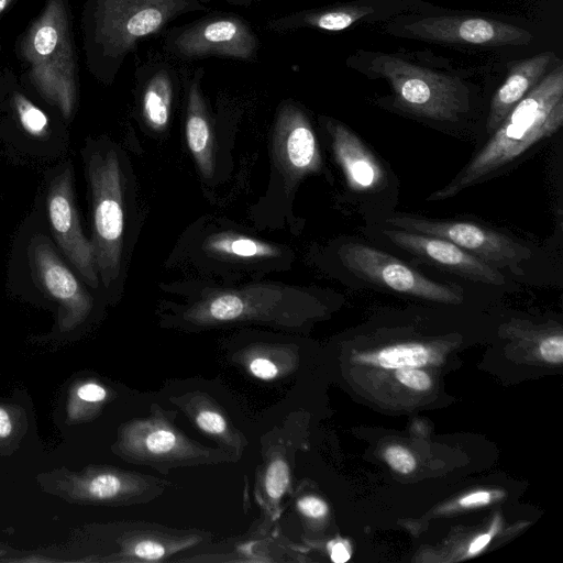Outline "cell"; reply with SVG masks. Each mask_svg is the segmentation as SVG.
Masks as SVG:
<instances>
[{
    "label": "cell",
    "mask_w": 563,
    "mask_h": 563,
    "mask_svg": "<svg viewBox=\"0 0 563 563\" xmlns=\"http://www.w3.org/2000/svg\"><path fill=\"white\" fill-rule=\"evenodd\" d=\"M249 372L256 378L271 380L279 375L278 365L272 358L257 354L247 361Z\"/></svg>",
    "instance_id": "cell-28"
},
{
    "label": "cell",
    "mask_w": 563,
    "mask_h": 563,
    "mask_svg": "<svg viewBox=\"0 0 563 563\" xmlns=\"http://www.w3.org/2000/svg\"><path fill=\"white\" fill-rule=\"evenodd\" d=\"M208 9L197 0H85L81 33L86 67L97 81L111 86L141 41L163 35L183 14Z\"/></svg>",
    "instance_id": "cell-2"
},
{
    "label": "cell",
    "mask_w": 563,
    "mask_h": 563,
    "mask_svg": "<svg viewBox=\"0 0 563 563\" xmlns=\"http://www.w3.org/2000/svg\"><path fill=\"white\" fill-rule=\"evenodd\" d=\"M331 560L336 563L346 562L350 559V552L343 542H335L329 547Z\"/></svg>",
    "instance_id": "cell-35"
},
{
    "label": "cell",
    "mask_w": 563,
    "mask_h": 563,
    "mask_svg": "<svg viewBox=\"0 0 563 563\" xmlns=\"http://www.w3.org/2000/svg\"><path fill=\"white\" fill-rule=\"evenodd\" d=\"M210 252L239 258L272 257L278 250L265 242L238 234H219L207 242Z\"/></svg>",
    "instance_id": "cell-24"
},
{
    "label": "cell",
    "mask_w": 563,
    "mask_h": 563,
    "mask_svg": "<svg viewBox=\"0 0 563 563\" xmlns=\"http://www.w3.org/2000/svg\"><path fill=\"white\" fill-rule=\"evenodd\" d=\"M0 142L27 161H56L68 150L69 124L14 73L2 106Z\"/></svg>",
    "instance_id": "cell-7"
},
{
    "label": "cell",
    "mask_w": 563,
    "mask_h": 563,
    "mask_svg": "<svg viewBox=\"0 0 563 563\" xmlns=\"http://www.w3.org/2000/svg\"><path fill=\"white\" fill-rule=\"evenodd\" d=\"M14 53L22 68L20 80L70 125L79 106L80 82L69 0H45L16 37Z\"/></svg>",
    "instance_id": "cell-3"
},
{
    "label": "cell",
    "mask_w": 563,
    "mask_h": 563,
    "mask_svg": "<svg viewBox=\"0 0 563 563\" xmlns=\"http://www.w3.org/2000/svg\"><path fill=\"white\" fill-rule=\"evenodd\" d=\"M339 256L350 272L366 282L431 301H462L460 288L433 282L400 260L372 246L346 243L339 250Z\"/></svg>",
    "instance_id": "cell-12"
},
{
    "label": "cell",
    "mask_w": 563,
    "mask_h": 563,
    "mask_svg": "<svg viewBox=\"0 0 563 563\" xmlns=\"http://www.w3.org/2000/svg\"><path fill=\"white\" fill-rule=\"evenodd\" d=\"M290 481L287 461L278 455L273 456L265 467L262 486L266 501L276 508L286 493Z\"/></svg>",
    "instance_id": "cell-26"
},
{
    "label": "cell",
    "mask_w": 563,
    "mask_h": 563,
    "mask_svg": "<svg viewBox=\"0 0 563 563\" xmlns=\"http://www.w3.org/2000/svg\"><path fill=\"white\" fill-rule=\"evenodd\" d=\"M346 64L373 79H385L395 104L435 121L455 122L468 107L465 85L456 77L410 63L396 54L358 52Z\"/></svg>",
    "instance_id": "cell-6"
},
{
    "label": "cell",
    "mask_w": 563,
    "mask_h": 563,
    "mask_svg": "<svg viewBox=\"0 0 563 563\" xmlns=\"http://www.w3.org/2000/svg\"><path fill=\"white\" fill-rule=\"evenodd\" d=\"M20 0H0V16Z\"/></svg>",
    "instance_id": "cell-39"
},
{
    "label": "cell",
    "mask_w": 563,
    "mask_h": 563,
    "mask_svg": "<svg viewBox=\"0 0 563 563\" xmlns=\"http://www.w3.org/2000/svg\"><path fill=\"white\" fill-rule=\"evenodd\" d=\"M134 82L143 122L155 132L165 131L170 123L175 97L181 88L179 66L166 54L154 52L135 63Z\"/></svg>",
    "instance_id": "cell-15"
},
{
    "label": "cell",
    "mask_w": 563,
    "mask_h": 563,
    "mask_svg": "<svg viewBox=\"0 0 563 563\" xmlns=\"http://www.w3.org/2000/svg\"><path fill=\"white\" fill-rule=\"evenodd\" d=\"M169 417V412L155 407L148 417L124 424L119 433V453L131 462L161 472L173 467L233 461L234 456L224 450L206 448L188 439L174 427Z\"/></svg>",
    "instance_id": "cell-9"
},
{
    "label": "cell",
    "mask_w": 563,
    "mask_h": 563,
    "mask_svg": "<svg viewBox=\"0 0 563 563\" xmlns=\"http://www.w3.org/2000/svg\"><path fill=\"white\" fill-rule=\"evenodd\" d=\"M91 202V236L102 290L121 277L124 241V178L121 157L106 137H87L81 148Z\"/></svg>",
    "instance_id": "cell-5"
},
{
    "label": "cell",
    "mask_w": 563,
    "mask_h": 563,
    "mask_svg": "<svg viewBox=\"0 0 563 563\" xmlns=\"http://www.w3.org/2000/svg\"><path fill=\"white\" fill-rule=\"evenodd\" d=\"M563 123V65L548 71L512 108L485 145L430 201L453 198L509 164L539 141L553 135Z\"/></svg>",
    "instance_id": "cell-4"
},
{
    "label": "cell",
    "mask_w": 563,
    "mask_h": 563,
    "mask_svg": "<svg viewBox=\"0 0 563 563\" xmlns=\"http://www.w3.org/2000/svg\"><path fill=\"white\" fill-rule=\"evenodd\" d=\"M162 44L164 54L183 64L210 57L255 63L262 46L251 23L234 12H211L169 26Z\"/></svg>",
    "instance_id": "cell-8"
},
{
    "label": "cell",
    "mask_w": 563,
    "mask_h": 563,
    "mask_svg": "<svg viewBox=\"0 0 563 563\" xmlns=\"http://www.w3.org/2000/svg\"><path fill=\"white\" fill-rule=\"evenodd\" d=\"M181 89L186 100V140L199 169L206 177L213 173L212 126L207 98L201 89L205 76L202 66L189 68L179 66Z\"/></svg>",
    "instance_id": "cell-19"
},
{
    "label": "cell",
    "mask_w": 563,
    "mask_h": 563,
    "mask_svg": "<svg viewBox=\"0 0 563 563\" xmlns=\"http://www.w3.org/2000/svg\"><path fill=\"white\" fill-rule=\"evenodd\" d=\"M14 70L8 67H2L0 64V117L4 98L9 91L12 82Z\"/></svg>",
    "instance_id": "cell-33"
},
{
    "label": "cell",
    "mask_w": 563,
    "mask_h": 563,
    "mask_svg": "<svg viewBox=\"0 0 563 563\" xmlns=\"http://www.w3.org/2000/svg\"><path fill=\"white\" fill-rule=\"evenodd\" d=\"M277 154L286 169L296 176L318 172L321 155L307 113L294 100H284L276 113Z\"/></svg>",
    "instance_id": "cell-17"
},
{
    "label": "cell",
    "mask_w": 563,
    "mask_h": 563,
    "mask_svg": "<svg viewBox=\"0 0 563 563\" xmlns=\"http://www.w3.org/2000/svg\"><path fill=\"white\" fill-rule=\"evenodd\" d=\"M541 356L550 363H561L563 360V338L561 334L544 339L539 346Z\"/></svg>",
    "instance_id": "cell-30"
},
{
    "label": "cell",
    "mask_w": 563,
    "mask_h": 563,
    "mask_svg": "<svg viewBox=\"0 0 563 563\" xmlns=\"http://www.w3.org/2000/svg\"><path fill=\"white\" fill-rule=\"evenodd\" d=\"M387 223L397 229L444 239L496 268L509 267L517 274L521 273L519 264L531 255L529 249L509 236L476 223L409 214H395L387 219Z\"/></svg>",
    "instance_id": "cell-13"
},
{
    "label": "cell",
    "mask_w": 563,
    "mask_h": 563,
    "mask_svg": "<svg viewBox=\"0 0 563 563\" xmlns=\"http://www.w3.org/2000/svg\"><path fill=\"white\" fill-rule=\"evenodd\" d=\"M383 234L393 244L421 261L465 279L495 286L505 284V276L496 267L444 239L397 228L384 230Z\"/></svg>",
    "instance_id": "cell-16"
},
{
    "label": "cell",
    "mask_w": 563,
    "mask_h": 563,
    "mask_svg": "<svg viewBox=\"0 0 563 563\" xmlns=\"http://www.w3.org/2000/svg\"><path fill=\"white\" fill-rule=\"evenodd\" d=\"M38 197L49 234L64 257L90 288L102 289L93 246L80 221L71 161L58 162L45 172Z\"/></svg>",
    "instance_id": "cell-10"
},
{
    "label": "cell",
    "mask_w": 563,
    "mask_h": 563,
    "mask_svg": "<svg viewBox=\"0 0 563 563\" xmlns=\"http://www.w3.org/2000/svg\"><path fill=\"white\" fill-rule=\"evenodd\" d=\"M496 529H492L488 533H485V534H481L479 537H477L470 545V549H468V553L470 554H475L477 552H479L481 550H483L487 544L488 542L490 541L492 539V536L494 534Z\"/></svg>",
    "instance_id": "cell-37"
},
{
    "label": "cell",
    "mask_w": 563,
    "mask_h": 563,
    "mask_svg": "<svg viewBox=\"0 0 563 563\" xmlns=\"http://www.w3.org/2000/svg\"><path fill=\"white\" fill-rule=\"evenodd\" d=\"M490 500V494L485 490L472 493L460 500V505L463 507H474L488 504Z\"/></svg>",
    "instance_id": "cell-34"
},
{
    "label": "cell",
    "mask_w": 563,
    "mask_h": 563,
    "mask_svg": "<svg viewBox=\"0 0 563 563\" xmlns=\"http://www.w3.org/2000/svg\"><path fill=\"white\" fill-rule=\"evenodd\" d=\"M325 124L349 187L358 192L377 190L385 180L379 161L346 125L332 119H327Z\"/></svg>",
    "instance_id": "cell-20"
},
{
    "label": "cell",
    "mask_w": 563,
    "mask_h": 563,
    "mask_svg": "<svg viewBox=\"0 0 563 563\" xmlns=\"http://www.w3.org/2000/svg\"><path fill=\"white\" fill-rule=\"evenodd\" d=\"M556 59L551 52L512 62L506 80L493 96L486 129L493 133L512 108L541 80Z\"/></svg>",
    "instance_id": "cell-21"
},
{
    "label": "cell",
    "mask_w": 563,
    "mask_h": 563,
    "mask_svg": "<svg viewBox=\"0 0 563 563\" xmlns=\"http://www.w3.org/2000/svg\"><path fill=\"white\" fill-rule=\"evenodd\" d=\"M0 200H1V194H0Z\"/></svg>",
    "instance_id": "cell-41"
},
{
    "label": "cell",
    "mask_w": 563,
    "mask_h": 563,
    "mask_svg": "<svg viewBox=\"0 0 563 563\" xmlns=\"http://www.w3.org/2000/svg\"><path fill=\"white\" fill-rule=\"evenodd\" d=\"M197 1H199L201 3H205V4H208V3H210V2H212L214 0H197Z\"/></svg>",
    "instance_id": "cell-40"
},
{
    "label": "cell",
    "mask_w": 563,
    "mask_h": 563,
    "mask_svg": "<svg viewBox=\"0 0 563 563\" xmlns=\"http://www.w3.org/2000/svg\"><path fill=\"white\" fill-rule=\"evenodd\" d=\"M386 25L393 35L442 44L479 46L527 45L532 34L494 19L470 15L395 16Z\"/></svg>",
    "instance_id": "cell-11"
},
{
    "label": "cell",
    "mask_w": 563,
    "mask_h": 563,
    "mask_svg": "<svg viewBox=\"0 0 563 563\" xmlns=\"http://www.w3.org/2000/svg\"><path fill=\"white\" fill-rule=\"evenodd\" d=\"M76 396L85 402L99 404L106 400L108 393L101 385L89 382L77 387Z\"/></svg>",
    "instance_id": "cell-32"
},
{
    "label": "cell",
    "mask_w": 563,
    "mask_h": 563,
    "mask_svg": "<svg viewBox=\"0 0 563 563\" xmlns=\"http://www.w3.org/2000/svg\"><path fill=\"white\" fill-rule=\"evenodd\" d=\"M410 10L405 0H354L303 9L268 20V32L284 34L300 29L338 32L358 22L387 20Z\"/></svg>",
    "instance_id": "cell-14"
},
{
    "label": "cell",
    "mask_w": 563,
    "mask_h": 563,
    "mask_svg": "<svg viewBox=\"0 0 563 563\" xmlns=\"http://www.w3.org/2000/svg\"><path fill=\"white\" fill-rule=\"evenodd\" d=\"M266 1V0H225L228 4L236 5V7H249L256 2Z\"/></svg>",
    "instance_id": "cell-38"
},
{
    "label": "cell",
    "mask_w": 563,
    "mask_h": 563,
    "mask_svg": "<svg viewBox=\"0 0 563 563\" xmlns=\"http://www.w3.org/2000/svg\"><path fill=\"white\" fill-rule=\"evenodd\" d=\"M189 416L195 424L208 437L217 441L222 450L234 457H240L245 445V438L233 428L218 407L200 393L190 394L181 400L173 399Z\"/></svg>",
    "instance_id": "cell-22"
},
{
    "label": "cell",
    "mask_w": 563,
    "mask_h": 563,
    "mask_svg": "<svg viewBox=\"0 0 563 563\" xmlns=\"http://www.w3.org/2000/svg\"><path fill=\"white\" fill-rule=\"evenodd\" d=\"M168 482L134 472L100 470L75 481V495L99 503H146L161 495Z\"/></svg>",
    "instance_id": "cell-18"
},
{
    "label": "cell",
    "mask_w": 563,
    "mask_h": 563,
    "mask_svg": "<svg viewBox=\"0 0 563 563\" xmlns=\"http://www.w3.org/2000/svg\"><path fill=\"white\" fill-rule=\"evenodd\" d=\"M385 459L395 471L401 474L410 473L416 466V461L411 453L399 445L387 448Z\"/></svg>",
    "instance_id": "cell-27"
},
{
    "label": "cell",
    "mask_w": 563,
    "mask_h": 563,
    "mask_svg": "<svg viewBox=\"0 0 563 563\" xmlns=\"http://www.w3.org/2000/svg\"><path fill=\"white\" fill-rule=\"evenodd\" d=\"M299 511L307 518L320 519L328 514L327 504L316 496H303L297 501Z\"/></svg>",
    "instance_id": "cell-31"
},
{
    "label": "cell",
    "mask_w": 563,
    "mask_h": 563,
    "mask_svg": "<svg viewBox=\"0 0 563 563\" xmlns=\"http://www.w3.org/2000/svg\"><path fill=\"white\" fill-rule=\"evenodd\" d=\"M8 289L56 307L60 331L88 319L95 297L49 234L40 197L19 229L8 263Z\"/></svg>",
    "instance_id": "cell-1"
},
{
    "label": "cell",
    "mask_w": 563,
    "mask_h": 563,
    "mask_svg": "<svg viewBox=\"0 0 563 563\" xmlns=\"http://www.w3.org/2000/svg\"><path fill=\"white\" fill-rule=\"evenodd\" d=\"M428 360L429 351L418 343L398 344L368 355V362H375L385 368L418 367Z\"/></svg>",
    "instance_id": "cell-25"
},
{
    "label": "cell",
    "mask_w": 563,
    "mask_h": 563,
    "mask_svg": "<svg viewBox=\"0 0 563 563\" xmlns=\"http://www.w3.org/2000/svg\"><path fill=\"white\" fill-rule=\"evenodd\" d=\"M198 541L197 537L163 538L156 534L144 533L132 538L124 547L123 554L131 560L141 562L162 561L181 549Z\"/></svg>",
    "instance_id": "cell-23"
},
{
    "label": "cell",
    "mask_w": 563,
    "mask_h": 563,
    "mask_svg": "<svg viewBox=\"0 0 563 563\" xmlns=\"http://www.w3.org/2000/svg\"><path fill=\"white\" fill-rule=\"evenodd\" d=\"M397 379L416 390H427L431 386V379L427 373L415 367H400L396 371Z\"/></svg>",
    "instance_id": "cell-29"
},
{
    "label": "cell",
    "mask_w": 563,
    "mask_h": 563,
    "mask_svg": "<svg viewBox=\"0 0 563 563\" xmlns=\"http://www.w3.org/2000/svg\"><path fill=\"white\" fill-rule=\"evenodd\" d=\"M12 432V421L8 411L0 407V438L5 439Z\"/></svg>",
    "instance_id": "cell-36"
}]
</instances>
